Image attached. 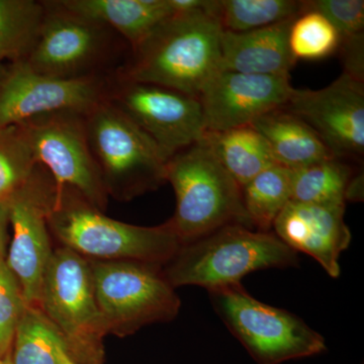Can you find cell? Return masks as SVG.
<instances>
[{"mask_svg":"<svg viewBox=\"0 0 364 364\" xmlns=\"http://www.w3.org/2000/svg\"><path fill=\"white\" fill-rule=\"evenodd\" d=\"M205 9L179 11L161 21L112 75L122 80L151 83L196 98L221 69L222 28Z\"/></svg>","mask_w":364,"mask_h":364,"instance_id":"1","label":"cell"},{"mask_svg":"<svg viewBox=\"0 0 364 364\" xmlns=\"http://www.w3.org/2000/svg\"><path fill=\"white\" fill-rule=\"evenodd\" d=\"M165 181L176 196V213L167 224L181 245L228 225L254 229L244 208L241 186L203 138L167 160Z\"/></svg>","mask_w":364,"mask_h":364,"instance_id":"2","label":"cell"},{"mask_svg":"<svg viewBox=\"0 0 364 364\" xmlns=\"http://www.w3.org/2000/svg\"><path fill=\"white\" fill-rule=\"evenodd\" d=\"M169 262L165 277L172 287L198 286L208 291L241 284L258 270L296 267L299 257L273 232L236 224L183 244Z\"/></svg>","mask_w":364,"mask_h":364,"instance_id":"3","label":"cell"},{"mask_svg":"<svg viewBox=\"0 0 364 364\" xmlns=\"http://www.w3.org/2000/svg\"><path fill=\"white\" fill-rule=\"evenodd\" d=\"M48 224L67 248L93 257L162 264L181 246L167 223L139 227L116 221L69 186L55 188Z\"/></svg>","mask_w":364,"mask_h":364,"instance_id":"4","label":"cell"},{"mask_svg":"<svg viewBox=\"0 0 364 364\" xmlns=\"http://www.w3.org/2000/svg\"><path fill=\"white\" fill-rule=\"evenodd\" d=\"M37 44L25 63L36 73L60 79L109 75L123 64L130 46L102 21L44 0Z\"/></svg>","mask_w":364,"mask_h":364,"instance_id":"5","label":"cell"},{"mask_svg":"<svg viewBox=\"0 0 364 364\" xmlns=\"http://www.w3.org/2000/svg\"><path fill=\"white\" fill-rule=\"evenodd\" d=\"M208 293L228 330L258 364H282L327 350L324 337L301 318L258 301L241 284Z\"/></svg>","mask_w":364,"mask_h":364,"instance_id":"6","label":"cell"},{"mask_svg":"<svg viewBox=\"0 0 364 364\" xmlns=\"http://www.w3.org/2000/svg\"><path fill=\"white\" fill-rule=\"evenodd\" d=\"M85 127L107 193L130 198L166 182V161L155 144L111 102L88 112Z\"/></svg>","mask_w":364,"mask_h":364,"instance_id":"7","label":"cell"},{"mask_svg":"<svg viewBox=\"0 0 364 364\" xmlns=\"http://www.w3.org/2000/svg\"><path fill=\"white\" fill-rule=\"evenodd\" d=\"M41 306L67 351L88 364L100 363L102 337L109 329L95 299L91 269L78 253L67 247L52 253Z\"/></svg>","mask_w":364,"mask_h":364,"instance_id":"8","label":"cell"},{"mask_svg":"<svg viewBox=\"0 0 364 364\" xmlns=\"http://www.w3.org/2000/svg\"><path fill=\"white\" fill-rule=\"evenodd\" d=\"M150 263H98L91 269L93 289L107 329L132 331L141 326L169 321L181 301L174 287Z\"/></svg>","mask_w":364,"mask_h":364,"instance_id":"9","label":"cell"},{"mask_svg":"<svg viewBox=\"0 0 364 364\" xmlns=\"http://www.w3.org/2000/svg\"><path fill=\"white\" fill-rule=\"evenodd\" d=\"M86 114L55 112L18 124L36 161L54 178L55 188L69 186L95 208H104L107 193L88 145Z\"/></svg>","mask_w":364,"mask_h":364,"instance_id":"10","label":"cell"},{"mask_svg":"<svg viewBox=\"0 0 364 364\" xmlns=\"http://www.w3.org/2000/svg\"><path fill=\"white\" fill-rule=\"evenodd\" d=\"M107 102L149 136L165 161L205 133L198 98L171 88L122 80L112 74Z\"/></svg>","mask_w":364,"mask_h":364,"instance_id":"11","label":"cell"},{"mask_svg":"<svg viewBox=\"0 0 364 364\" xmlns=\"http://www.w3.org/2000/svg\"><path fill=\"white\" fill-rule=\"evenodd\" d=\"M111 79L112 74L54 78L36 73L25 62L9 64L0 85V129L55 112L86 114L107 100Z\"/></svg>","mask_w":364,"mask_h":364,"instance_id":"12","label":"cell"},{"mask_svg":"<svg viewBox=\"0 0 364 364\" xmlns=\"http://www.w3.org/2000/svg\"><path fill=\"white\" fill-rule=\"evenodd\" d=\"M39 165L30 181L9 200L13 239L6 259L28 308L41 306L46 269L52 256L48 214L54 191L43 181Z\"/></svg>","mask_w":364,"mask_h":364,"instance_id":"13","label":"cell"},{"mask_svg":"<svg viewBox=\"0 0 364 364\" xmlns=\"http://www.w3.org/2000/svg\"><path fill=\"white\" fill-rule=\"evenodd\" d=\"M284 109L306 122L333 156L363 161L364 82L342 73L322 90L294 88Z\"/></svg>","mask_w":364,"mask_h":364,"instance_id":"14","label":"cell"},{"mask_svg":"<svg viewBox=\"0 0 364 364\" xmlns=\"http://www.w3.org/2000/svg\"><path fill=\"white\" fill-rule=\"evenodd\" d=\"M294 90L289 76L220 70L198 97L205 132L250 126L263 114L284 107Z\"/></svg>","mask_w":364,"mask_h":364,"instance_id":"15","label":"cell"},{"mask_svg":"<svg viewBox=\"0 0 364 364\" xmlns=\"http://www.w3.org/2000/svg\"><path fill=\"white\" fill-rule=\"evenodd\" d=\"M345 205H315L291 200L273 224V233L296 252L317 261L333 279L340 275L339 258L350 245L344 221Z\"/></svg>","mask_w":364,"mask_h":364,"instance_id":"16","label":"cell"},{"mask_svg":"<svg viewBox=\"0 0 364 364\" xmlns=\"http://www.w3.org/2000/svg\"><path fill=\"white\" fill-rule=\"evenodd\" d=\"M294 20L249 31H222L221 69L256 75L289 76L296 61L289 49Z\"/></svg>","mask_w":364,"mask_h":364,"instance_id":"17","label":"cell"},{"mask_svg":"<svg viewBox=\"0 0 364 364\" xmlns=\"http://www.w3.org/2000/svg\"><path fill=\"white\" fill-rule=\"evenodd\" d=\"M250 126L267 141L280 166L294 170L335 158L306 122L284 107L263 114Z\"/></svg>","mask_w":364,"mask_h":364,"instance_id":"18","label":"cell"},{"mask_svg":"<svg viewBox=\"0 0 364 364\" xmlns=\"http://www.w3.org/2000/svg\"><path fill=\"white\" fill-rule=\"evenodd\" d=\"M71 11L102 21L135 47L174 13L171 0H60Z\"/></svg>","mask_w":364,"mask_h":364,"instance_id":"19","label":"cell"},{"mask_svg":"<svg viewBox=\"0 0 364 364\" xmlns=\"http://www.w3.org/2000/svg\"><path fill=\"white\" fill-rule=\"evenodd\" d=\"M203 139L241 188L261 172L279 165L267 141L253 127L205 132Z\"/></svg>","mask_w":364,"mask_h":364,"instance_id":"20","label":"cell"},{"mask_svg":"<svg viewBox=\"0 0 364 364\" xmlns=\"http://www.w3.org/2000/svg\"><path fill=\"white\" fill-rule=\"evenodd\" d=\"M306 9L298 0H210L208 13L222 31L244 33L294 20Z\"/></svg>","mask_w":364,"mask_h":364,"instance_id":"21","label":"cell"},{"mask_svg":"<svg viewBox=\"0 0 364 364\" xmlns=\"http://www.w3.org/2000/svg\"><path fill=\"white\" fill-rule=\"evenodd\" d=\"M355 176L346 160L330 158L291 170V200L315 205H345Z\"/></svg>","mask_w":364,"mask_h":364,"instance_id":"22","label":"cell"},{"mask_svg":"<svg viewBox=\"0 0 364 364\" xmlns=\"http://www.w3.org/2000/svg\"><path fill=\"white\" fill-rule=\"evenodd\" d=\"M44 18V1L0 0V63L26 61L39 39Z\"/></svg>","mask_w":364,"mask_h":364,"instance_id":"23","label":"cell"},{"mask_svg":"<svg viewBox=\"0 0 364 364\" xmlns=\"http://www.w3.org/2000/svg\"><path fill=\"white\" fill-rule=\"evenodd\" d=\"M244 208L254 229L272 232L273 224L291 200V170L275 165L242 188Z\"/></svg>","mask_w":364,"mask_h":364,"instance_id":"24","label":"cell"},{"mask_svg":"<svg viewBox=\"0 0 364 364\" xmlns=\"http://www.w3.org/2000/svg\"><path fill=\"white\" fill-rule=\"evenodd\" d=\"M59 333L39 310L26 306L14 337L11 364H60Z\"/></svg>","mask_w":364,"mask_h":364,"instance_id":"25","label":"cell"},{"mask_svg":"<svg viewBox=\"0 0 364 364\" xmlns=\"http://www.w3.org/2000/svg\"><path fill=\"white\" fill-rule=\"evenodd\" d=\"M38 166L20 124L0 129V203H9L30 181Z\"/></svg>","mask_w":364,"mask_h":364,"instance_id":"26","label":"cell"},{"mask_svg":"<svg viewBox=\"0 0 364 364\" xmlns=\"http://www.w3.org/2000/svg\"><path fill=\"white\" fill-rule=\"evenodd\" d=\"M340 38L325 16L309 9L294 18L289 30V44L296 61L320 60L338 51Z\"/></svg>","mask_w":364,"mask_h":364,"instance_id":"27","label":"cell"},{"mask_svg":"<svg viewBox=\"0 0 364 364\" xmlns=\"http://www.w3.org/2000/svg\"><path fill=\"white\" fill-rule=\"evenodd\" d=\"M26 306L18 280L7 267L4 256H0V354L2 358L9 355Z\"/></svg>","mask_w":364,"mask_h":364,"instance_id":"28","label":"cell"},{"mask_svg":"<svg viewBox=\"0 0 364 364\" xmlns=\"http://www.w3.org/2000/svg\"><path fill=\"white\" fill-rule=\"evenodd\" d=\"M306 4L331 21L340 42L364 33L363 0H310Z\"/></svg>","mask_w":364,"mask_h":364,"instance_id":"29","label":"cell"},{"mask_svg":"<svg viewBox=\"0 0 364 364\" xmlns=\"http://www.w3.org/2000/svg\"><path fill=\"white\" fill-rule=\"evenodd\" d=\"M343 73L364 82V33L341 41L338 51Z\"/></svg>","mask_w":364,"mask_h":364,"instance_id":"30","label":"cell"},{"mask_svg":"<svg viewBox=\"0 0 364 364\" xmlns=\"http://www.w3.org/2000/svg\"><path fill=\"white\" fill-rule=\"evenodd\" d=\"M9 223V203H0V256H4L6 243V229Z\"/></svg>","mask_w":364,"mask_h":364,"instance_id":"31","label":"cell"},{"mask_svg":"<svg viewBox=\"0 0 364 364\" xmlns=\"http://www.w3.org/2000/svg\"><path fill=\"white\" fill-rule=\"evenodd\" d=\"M57 355H58L60 364H77L72 359L70 354L67 351L66 345L62 338L57 344Z\"/></svg>","mask_w":364,"mask_h":364,"instance_id":"32","label":"cell"},{"mask_svg":"<svg viewBox=\"0 0 364 364\" xmlns=\"http://www.w3.org/2000/svg\"><path fill=\"white\" fill-rule=\"evenodd\" d=\"M9 66L4 63H0V85H1L2 81L6 78L7 72H9Z\"/></svg>","mask_w":364,"mask_h":364,"instance_id":"33","label":"cell"},{"mask_svg":"<svg viewBox=\"0 0 364 364\" xmlns=\"http://www.w3.org/2000/svg\"><path fill=\"white\" fill-rule=\"evenodd\" d=\"M0 364H11V355L9 354V355H6V358H4V359H2V363Z\"/></svg>","mask_w":364,"mask_h":364,"instance_id":"34","label":"cell"},{"mask_svg":"<svg viewBox=\"0 0 364 364\" xmlns=\"http://www.w3.org/2000/svg\"><path fill=\"white\" fill-rule=\"evenodd\" d=\"M2 359H4V358H2L1 354H0V363H2Z\"/></svg>","mask_w":364,"mask_h":364,"instance_id":"35","label":"cell"}]
</instances>
